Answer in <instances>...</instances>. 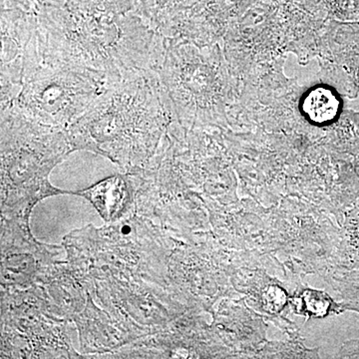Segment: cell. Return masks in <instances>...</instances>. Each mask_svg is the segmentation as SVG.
Here are the masks:
<instances>
[{
	"instance_id": "obj_1",
	"label": "cell",
	"mask_w": 359,
	"mask_h": 359,
	"mask_svg": "<svg viewBox=\"0 0 359 359\" xmlns=\"http://www.w3.org/2000/svg\"><path fill=\"white\" fill-rule=\"evenodd\" d=\"M42 63L93 73L108 84L155 70L165 39L139 13L94 16L48 0L39 14Z\"/></svg>"
},
{
	"instance_id": "obj_2",
	"label": "cell",
	"mask_w": 359,
	"mask_h": 359,
	"mask_svg": "<svg viewBox=\"0 0 359 359\" xmlns=\"http://www.w3.org/2000/svg\"><path fill=\"white\" fill-rule=\"evenodd\" d=\"M171 104L155 70L108 84L67 129L71 145L95 151L120 164H140L157 150L173 116Z\"/></svg>"
},
{
	"instance_id": "obj_3",
	"label": "cell",
	"mask_w": 359,
	"mask_h": 359,
	"mask_svg": "<svg viewBox=\"0 0 359 359\" xmlns=\"http://www.w3.org/2000/svg\"><path fill=\"white\" fill-rule=\"evenodd\" d=\"M107 81L93 73L41 63L23 80L13 106L47 126L68 129L92 107ZM4 108V107H1Z\"/></svg>"
},
{
	"instance_id": "obj_4",
	"label": "cell",
	"mask_w": 359,
	"mask_h": 359,
	"mask_svg": "<svg viewBox=\"0 0 359 359\" xmlns=\"http://www.w3.org/2000/svg\"><path fill=\"white\" fill-rule=\"evenodd\" d=\"M214 63L194 51L165 39V50L157 73L171 103L185 118L214 116L217 77Z\"/></svg>"
},
{
	"instance_id": "obj_5",
	"label": "cell",
	"mask_w": 359,
	"mask_h": 359,
	"mask_svg": "<svg viewBox=\"0 0 359 359\" xmlns=\"http://www.w3.org/2000/svg\"><path fill=\"white\" fill-rule=\"evenodd\" d=\"M37 14L1 9V107L13 102L23 80L41 65Z\"/></svg>"
},
{
	"instance_id": "obj_6",
	"label": "cell",
	"mask_w": 359,
	"mask_h": 359,
	"mask_svg": "<svg viewBox=\"0 0 359 359\" xmlns=\"http://www.w3.org/2000/svg\"><path fill=\"white\" fill-rule=\"evenodd\" d=\"M197 0H140L139 13L163 34Z\"/></svg>"
},
{
	"instance_id": "obj_7",
	"label": "cell",
	"mask_w": 359,
	"mask_h": 359,
	"mask_svg": "<svg viewBox=\"0 0 359 359\" xmlns=\"http://www.w3.org/2000/svg\"><path fill=\"white\" fill-rule=\"evenodd\" d=\"M65 4L72 13L94 16L139 13L140 8V0H65Z\"/></svg>"
},
{
	"instance_id": "obj_8",
	"label": "cell",
	"mask_w": 359,
	"mask_h": 359,
	"mask_svg": "<svg viewBox=\"0 0 359 359\" xmlns=\"http://www.w3.org/2000/svg\"><path fill=\"white\" fill-rule=\"evenodd\" d=\"M304 110L309 119L314 122H328L337 115L339 101L328 90H313L304 99Z\"/></svg>"
},
{
	"instance_id": "obj_9",
	"label": "cell",
	"mask_w": 359,
	"mask_h": 359,
	"mask_svg": "<svg viewBox=\"0 0 359 359\" xmlns=\"http://www.w3.org/2000/svg\"><path fill=\"white\" fill-rule=\"evenodd\" d=\"M48 0H1V9H14L27 13H39Z\"/></svg>"
}]
</instances>
